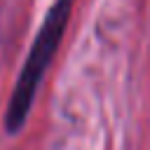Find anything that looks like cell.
<instances>
[{
    "label": "cell",
    "instance_id": "cell-1",
    "mask_svg": "<svg viewBox=\"0 0 150 150\" xmlns=\"http://www.w3.org/2000/svg\"><path fill=\"white\" fill-rule=\"evenodd\" d=\"M73 2L75 0H54L52 7L47 9L45 21L40 23V30L33 40V47L26 56V63H23L19 80L12 89V96L7 101V110H5V131L7 134H16L26 124L35 94L42 84V77L61 47V40H63V33H66V26H68V19L73 12Z\"/></svg>",
    "mask_w": 150,
    "mask_h": 150
}]
</instances>
